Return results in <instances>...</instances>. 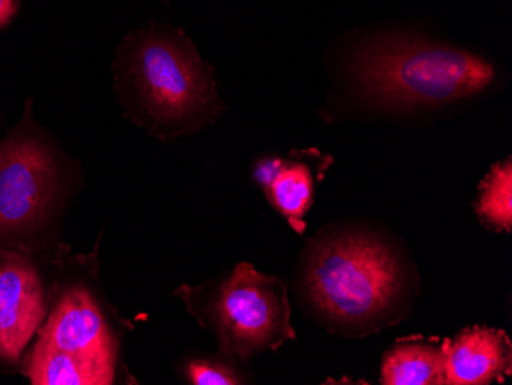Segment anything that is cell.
I'll return each instance as SVG.
<instances>
[{"mask_svg":"<svg viewBox=\"0 0 512 385\" xmlns=\"http://www.w3.org/2000/svg\"><path fill=\"white\" fill-rule=\"evenodd\" d=\"M115 86L132 122L158 139L194 134L220 116L212 66L181 30L149 27L123 40Z\"/></svg>","mask_w":512,"mask_h":385,"instance_id":"1","label":"cell"},{"mask_svg":"<svg viewBox=\"0 0 512 385\" xmlns=\"http://www.w3.org/2000/svg\"><path fill=\"white\" fill-rule=\"evenodd\" d=\"M350 79L385 109L439 108L485 93L496 80L490 60L407 33L379 34L355 48Z\"/></svg>","mask_w":512,"mask_h":385,"instance_id":"2","label":"cell"},{"mask_svg":"<svg viewBox=\"0 0 512 385\" xmlns=\"http://www.w3.org/2000/svg\"><path fill=\"white\" fill-rule=\"evenodd\" d=\"M401 258L378 237L341 232L315 240L304 269L307 298L339 329L367 332L388 321L404 300Z\"/></svg>","mask_w":512,"mask_h":385,"instance_id":"3","label":"cell"},{"mask_svg":"<svg viewBox=\"0 0 512 385\" xmlns=\"http://www.w3.org/2000/svg\"><path fill=\"white\" fill-rule=\"evenodd\" d=\"M195 318L214 330L220 353L249 359L255 353L278 349L295 338L290 326L287 289L281 281L241 263L215 289L177 290Z\"/></svg>","mask_w":512,"mask_h":385,"instance_id":"4","label":"cell"},{"mask_svg":"<svg viewBox=\"0 0 512 385\" xmlns=\"http://www.w3.org/2000/svg\"><path fill=\"white\" fill-rule=\"evenodd\" d=\"M59 166L30 112L0 143V244H23L39 231L56 198Z\"/></svg>","mask_w":512,"mask_h":385,"instance_id":"5","label":"cell"},{"mask_svg":"<svg viewBox=\"0 0 512 385\" xmlns=\"http://www.w3.org/2000/svg\"><path fill=\"white\" fill-rule=\"evenodd\" d=\"M46 316V295L39 269L30 257L0 251V362H19Z\"/></svg>","mask_w":512,"mask_h":385,"instance_id":"6","label":"cell"},{"mask_svg":"<svg viewBox=\"0 0 512 385\" xmlns=\"http://www.w3.org/2000/svg\"><path fill=\"white\" fill-rule=\"evenodd\" d=\"M34 346L68 355L114 359V344L102 310L86 290L60 295L48 320L40 326Z\"/></svg>","mask_w":512,"mask_h":385,"instance_id":"7","label":"cell"},{"mask_svg":"<svg viewBox=\"0 0 512 385\" xmlns=\"http://www.w3.org/2000/svg\"><path fill=\"white\" fill-rule=\"evenodd\" d=\"M445 381L451 385L505 382L512 373V346L503 330L471 327L444 339Z\"/></svg>","mask_w":512,"mask_h":385,"instance_id":"8","label":"cell"},{"mask_svg":"<svg viewBox=\"0 0 512 385\" xmlns=\"http://www.w3.org/2000/svg\"><path fill=\"white\" fill-rule=\"evenodd\" d=\"M381 384L444 385V341L421 336L401 339L384 355Z\"/></svg>","mask_w":512,"mask_h":385,"instance_id":"9","label":"cell"},{"mask_svg":"<svg viewBox=\"0 0 512 385\" xmlns=\"http://www.w3.org/2000/svg\"><path fill=\"white\" fill-rule=\"evenodd\" d=\"M23 373L37 385H106L114 379V359L68 355L34 346Z\"/></svg>","mask_w":512,"mask_h":385,"instance_id":"10","label":"cell"},{"mask_svg":"<svg viewBox=\"0 0 512 385\" xmlns=\"http://www.w3.org/2000/svg\"><path fill=\"white\" fill-rule=\"evenodd\" d=\"M321 169H313L307 160H284L283 168L267 186V198L273 208L283 215L298 234L306 229V217L315 195L316 181L321 180Z\"/></svg>","mask_w":512,"mask_h":385,"instance_id":"11","label":"cell"},{"mask_svg":"<svg viewBox=\"0 0 512 385\" xmlns=\"http://www.w3.org/2000/svg\"><path fill=\"white\" fill-rule=\"evenodd\" d=\"M476 214L494 231L511 232L512 228V165L511 158L491 168L480 186Z\"/></svg>","mask_w":512,"mask_h":385,"instance_id":"12","label":"cell"},{"mask_svg":"<svg viewBox=\"0 0 512 385\" xmlns=\"http://www.w3.org/2000/svg\"><path fill=\"white\" fill-rule=\"evenodd\" d=\"M186 378L195 385L243 384V376L238 372L230 356H206L195 358L186 366Z\"/></svg>","mask_w":512,"mask_h":385,"instance_id":"13","label":"cell"},{"mask_svg":"<svg viewBox=\"0 0 512 385\" xmlns=\"http://www.w3.org/2000/svg\"><path fill=\"white\" fill-rule=\"evenodd\" d=\"M284 158L267 157L261 158L253 168V178L261 188L266 189L272 183L273 178L278 175L279 169L283 168Z\"/></svg>","mask_w":512,"mask_h":385,"instance_id":"14","label":"cell"},{"mask_svg":"<svg viewBox=\"0 0 512 385\" xmlns=\"http://www.w3.org/2000/svg\"><path fill=\"white\" fill-rule=\"evenodd\" d=\"M19 8V0H0V28L7 27Z\"/></svg>","mask_w":512,"mask_h":385,"instance_id":"15","label":"cell"},{"mask_svg":"<svg viewBox=\"0 0 512 385\" xmlns=\"http://www.w3.org/2000/svg\"><path fill=\"white\" fill-rule=\"evenodd\" d=\"M0 143H2V140H0Z\"/></svg>","mask_w":512,"mask_h":385,"instance_id":"16","label":"cell"},{"mask_svg":"<svg viewBox=\"0 0 512 385\" xmlns=\"http://www.w3.org/2000/svg\"><path fill=\"white\" fill-rule=\"evenodd\" d=\"M166 2H168V0H166Z\"/></svg>","mask_w":512,"mask_h":385,"instance_id":"17","label":"cell"}]
</instances>
